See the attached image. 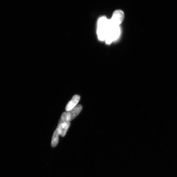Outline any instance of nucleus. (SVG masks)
Listing matches in <instances>:
<instances>
[{"label":"nucleus","mask_w":177,"mask_h":177,"mask_svg":"<svg viewBox=\"0 0 177 177\" xmlns=\"http://www.w3.org/2000/svg\"><path fill=\"white\" fill-rule=\"evenodd\" d=\"M110 26V20L107 19L105 17H102L99 19L98 23V34L100 40H105Z\"/></svg>","instance_id":"nucleus-1"},{"label":"nucleus","mask_w":177,"mask_h":177,"mask_svg":"<svg viewBox=\"0 0 177 177\" xmlns=\"http://www.w3.org/2000/svg\"><path fill=\"white\" fill-rule=\"evenodd\" d=\"M119 26H112L110 25L108 31L105 39L107 44H110L114 40L116 39L120 34Z\"/></svg>","instance_id":"nucleus-2"},{"label":"nucleus","mask_w":177,"mask_h":177,"mask_svg":"<svg viewBox=\"0 0 177 177\" xmlns=\"http://www.w3.org/2000/svg\"><path fill=\"white\" fill-rule=\"evenodd\" d=\"M124 15L123 11L120 10L115 11L113 13L111 19H110V25L119 26L124 21Z\"/></svg>","instance_id":"nucleus-3"},{"label":"nucleus","mask_w":177,"mask_h":177,"mask_svg":"<svg viewBox=\"0 0 177 177\" xmlns=\"http://www.w3.org/2000/svg\"><path fill=\"white\" fill-rule=\"evenodd\" d=\"M70 125V121L59 120L56 130L58 131L59 135L64 137Z\"/></svg>","instance_id":"nucleus-4"},{"label":"nucleus","mask_w":177,"mask_h":177,"mask_svg":"<svg viewBox=\"0 0 177 177\" xmlns=\"http://www.w3.org/2000/svg\"><path fill=\"white\" fill-rule=\"evenodd\" d=\"M82 110V106L79 105H77L69 111L65 112L68 121H70L75 118Z\"/></svg>","instance_id":"nucleus-5"},{"label":"nucleus","mask_w":177,"mask_h":177,"mask_svg":"<svg viewBox=\"0 0 177 177\" xmlns=\"http://www.w3.org/2000/svg\"><path fill=\"white\" fill-rule=\"evenodd\" d=\"M80 99V97L78 95H75L67 104L65 108L66 111H69L77 105Z\"/></svg>","instance_id":"nucleus-6"},{"label":"nucleus","mask_w":177,"mask_h":177,"mask_svg":"<svg viewBox=\"0 0 177 177\" xmlns=\"http://www.w3.org/2000/svg\"><path fill=\"white\" fill-rule=\"evenodd\" d=\"M59 134L56 130L53 133L51 142V146L53 147H55L58 144L59 141Z\"/></svg>","instance_id":"nucleus-7"}]
</instances>
